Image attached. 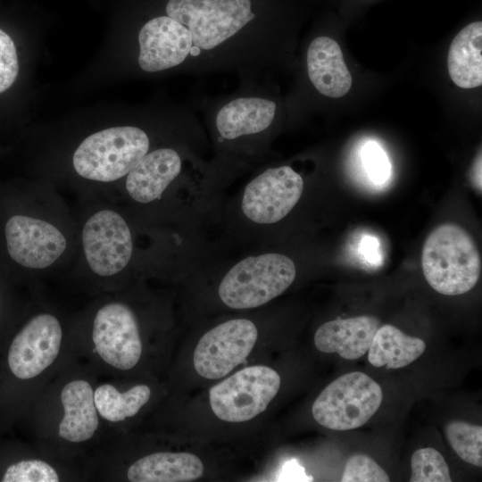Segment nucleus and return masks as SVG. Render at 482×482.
<instances>
[{"mask_svg":"<svg viewBox=\"0 0 482 482\" xmlns=\"http://www.w3.org/2000/svg\"><path fill=\"white\" fill-rule=\"evenodd\" d=\"M67 248L63 233L47 220L26 213L12 194L0 189V262L25 270H43Z\"/></svg>","mask_w":482,"mask_h":482,"instance_id":"1","label":"nucleus"},{"mask_svg":"<svg viewBox=\"0 0 482 482\" xmlns=\"http://www.w3.org/2000/svg\"><path fill=\"white\" fill-rule=\"evenodd\" d=\"M421 267L426 280L436 292L458 295L478 283L481 260L472 237L453 223L439 225L428 235L422 249Z\"/></svg>","mask_w":482,"mask_h":482,"instance_id":"2","label":"nucleus"},{"mask_svg":"<svg viewBox=\"0 0 482 482\" xmlns=\"http://www.w3.org/2000/svg\"><path fill=\"white\" fill-rule=\"evenodd\" d=\"M295 276V265L285 254L267 253L248 256L226 273L218 293L229 308H255L284 293Z\"/></svg>","mask_w":482,"mask_h":482,"instance_id":"3","label":"nucleus"},{"mask_svg":"<svg viewBox=\"0 0 482 482\" xmlns=\"http://www.w3.org/2000/svg\"><path fill=\"white\" fill-rule=\"evenodd\" d=\"M149 138L132 126L109 128L96 132L73 154L75 171L82 178L112 182L124 176L147 154Z\"/></svg>","mask_w":482,"mask_h":482,"instance_id":"4","label":"nucleus"},{"mask_svg":"<svg viewBox=\"0 0 482 482\" xmlns=\"http://www.w3.org/2000/svg\"><path fill=\"white\" fill-rule=\"evenodd\" d=\"M380 386L360 371L346 373L328 385L314 401L312 412L321 426L349 430L364 425L378 410Z\"/></svg>","mask_w":482,"mask_h":482,"instance_id":"5","label":"nucleus"},{"mask_svg":"<svg viewBox=\"0 0 482 482\" xmlns=\"http://www.w3.org/2000/svg\"><path fill=\"white\" fill-rule=\"evenodd\" d=\"M169 17L184 25L199 49H212L255 18L250 0H169Z\"/></svg>","mask_w":482,"mask_h":482,"instance_id":"6","label":"nucleus"},{"mask_svg":"<svg viewBox=\"0 0 482 482\" xmlns=\"http://www.w3.org/2000/svg\"><path fill=\"white\" fill-rule=\"evenodd\" d=\"M279 386L276 370L264 365L249 366L210 389L211 408L224 421H247L267 409Z\"/></svg>","mask_w":482,"mask_h":482,"instance_id":"7","label":"nucleus"},{"mask_svg":"<svg viewBox=\"0 0 482 482\" xmlns=\"http://www.w3.org/2000/svg\"><path fill=\"white\" fill-rule=\"evenodd\" d=\"M87 264L100 277L122 271L133 254V239L125 219L117 212L103 209L85 222L81 233Z\"/></svg>","mask_w":482,"mask_h":482,"instance_id":"8","label":"nucleus"},{"mask_svg":"<svg viewBox=\"0 0 482 482\" xmlns=\"http://www.w3.org/2000/svg\"><path fill=\"white\" fill-rule=\"evenodd\" d=\"M258 337L255 325L246 319L225 321L206 332L194 352V366L203 378L225 377L245 361Z\"/></svg>","mask_w":482,"mask_h":482,"instance_id":"9","label":"nucleus"},{"mask_svg":"<svg viewBox=\"0 0 482 482\" xmlns=\"http://www.w3.org/2000/svg\"><path fill=\"white\" fill-rule=\"evenodd\" d=\"M303 190V178L291 167L268 169L245 187L242 212L254 223H276L292 211Z\"/></svg>","mask_w":482,"mask_h":482,"instance_id":"10","label":"nucleus"},{"mask_svg":"<svg viewBox=\"0 0 482 482\" xmlns=\"http://www.w3.org/2000/svg\"><path fill=\"white\" fill-rule=\"evenodd\" d=\"M92 340L99 356L112 367L129 370L138 362L142 342L137 319L121 303H109L96 312Z\"/></svg>","mask_w":482,"mask_h":482,"instance_id":"11","label":"nucleus"},{"mask_svg":"<svg viewBox=\"0 0 482 482\" xmlns=\"http://www.w3.org/2000/svg\"><path fill=\"white\" fill-rule=\"evenodd\" d=\"M62 342V328L56 317L40 313L30 319L12 339L8 365L20 379L37 377L56 359Z\"/></svg>","mask_w":482,"mask_h":482,"instance_id":"12","label":"nucleus"},{"mask_svg":"<svg viewBox=\"0 0 482 482\" xmlns=\"http://www.w3.org/2000/svg\"><path fill=\"white\" fill-rule=\"evenodd\" d=\"M142 70L154 72L181 63L192 48V36L181 23L169 16L150 20L138 35Z\"/></svg>","mask_w":482,"mask_h":482,"instance_id":"13","label":"nucleus"},{"mask_svg":"<svg viewBox=\"0 0 482 482\" xmlns=\"http://www.w3.org/2000/svg\"><path fill=\"white\" fill-rule=\"evenodd\" d=\"M180 170L181 159L173 149L145 154L126 175L127 193L139 204H149L162 195Z\"/></svg>","mask_w":482,"mask_h":482,"instance_id":"14","label":"nucleus"},{"mask_svg":"<svg viewBox=\"0 0 482 482\" xmlns=\"http://www.w3.org/2000/svg\"><path fill=\"white\" fill-rule=\"evenodd\" d=\"M378 327L379 320L368 315L330 320L317 329L314 344L320 352L355 360L368 352Z\"/></svg>","mask_w":482,"mask_h":482,"instance_id":"15","label":"nucleus"},{"mask_svg":"<svg viewBox=\"0 0 482 482\" xmlns=\"http://www.w3.org/2000/svg\"><path fill=\"white\" fill-rule=\"evenodd\" d=\"M307 70L315 88L322 95L338 98L351 88L352 76L339 45L328 37L312 41L307 52Z\"/></svg>","mask_w":482,"mask_h":482,"instance_id":"16","label":"nucleus"},{"mask_svg":"<svg viewBox=\"0 0 482 482\" xmlns=\"http://www.w3.org/2000/svg\"><path fill=\"white\" fill-rule=\"evenodd\" d=\"M64 415L59 424V436L72 443L90 439L99 420L90 384L76 379L66 384L61 392Z\"/></svg>","mask_w":482,"mask_h":482,"instance_id":"17","label":"nucleus"},{"mask_svg":"<svg viewBox=\"0 0 482 482\" xmlns=\"http://www.w3.org/2000/svg\"><path fill=\"white\" fill-rule=\"evenodd\" d=\"M204 470L202 461L193 453L160 452L132 463L127 478L132 482H187L199 478Z\"/></svg>","mask_w":482,"mask_h":482,"instance_id":"18","label":"nucleus"},{"mask_svg":"<svg viewBox=\"0 0 482 482\" xmlns=\"http://www.w3.org/2000/svg\"><path fill=\"white\" fill-rule=\"evenodd\" d=\"M276 112L274 102L257 98H237L223 106L217 114L216 127L226 139L259 133L272 122Z\"/></svg>","mask_w":482,"mask_h":482,"instance_id":"19","label":"nucleus"},{"mask_svg":"<svg viewBox=\"0 0 482 482\" xmlns=\"http://www.w3.org/2000/svg\"><path fill=\"white\" fill-rule=\"evenodd\" d=\"M482 22L464 27L451 43L447 66L450 78L465 89L482 84Z\"/></svg>","mask_w":482,"mask_h":482,"instance_id":"20","label":"nucleus"},{"mask_svg":"<svg viewBox=\"0 0 482 482\" xmlns=\"http://www.w3.org/2000/svg\"><path fill=\"white\" fill-rule=\"evenodd\" d=\"M425 349L422 339L407 336L387 324L376 331L368 350V360L375 367L400 369L417 360Z\"/></svg>","mask_w":482,"mask_h":482,"instance_id":"21","label":"nucleus"},{"mask_svg":"<svg viewBox=\"0 0 482 482\" xmlns=\"http://www.w3.org/2000/svg\"><path fill=\"white\" fill-rule=\"evenodd\" d=\"M151 395L146 385H137L120 393L110 384L99 386L94 392V400L98 413L112 422L122 421L135 416Z\"/></svg>","mask_w":482,"mask_h":482,"instance_id":"22","label":"nucleus"},{"mask_svg":"<svg viewBox=\"0 0 482 482\" xmlns=\"http://www.w3.org/2000/svg\"><path fill=\"white\" fill-rule=\"evenodd\" d=\"M445 436L455 453L466 462L482 465V428L465 421H452L445 427Z\"/></svg>","mask_w":482,"mask_h":482,"instance_id":"23","label":"nucleus"},{"mask_svg":"<svg viewBox=\"0 0 482 482\" xmlns=\"http://www.w3.org/2000/svg\"><path fill=\"white\" fill-rule=\"evenodd\" d=\"M411 464V482L452 481L445 458L434 448L427 447L415 451Z\"/></svg>","mask_w":482,"mask_h":482,"instance_id":"24","label":"nucleus"},{"mask_svg":"<svg viewBox=\"0 0 482 482\" xmlns=\"http://www.w3.org/2000/svg\"><path fill=\"white\" fill-rule=\"evenodd\" d=\"M56 470L47 462L40 460H23L10 465L3 478V482H58Z\"/></svg>","mask_w":482,"mask_h":482,"instance_id":"25","label":"nucleus"},{"mask_svg":"<svg viewBox=\"0 0 482 482\" xmlns=\"http://www.w3.org/2000/svg\"><path fill=\"white\" fill-rule=\"evenodd\" d=\"M20 74V58L14 38L0 27V96L10 91Z\"/></svg>","mask_w":482,"mask_h":482,"instance_id":"26","label":"nucleus"},{"mask_svg":"<svg viewBox=\"0 0 482 482\" xmlns=\"http://www.w3.org/2000/svg\"><path fill=\"white\" fill-rule=\"evenodd\" d=\"M361 160L368 180L376 187H384L390 178L391 168L383 149L370 141L362 149Z\"/></svg>","mask_w":482,"mask_h":482,"instance_id":"27","label":"nucleus"},{"mask_svg":"<svg viewBox=\"0 0 482 482\" xmlns=\"http://www.w3.org/2000/svg\"><path fill=\"white\" fill-rule=\"evenodd\" d=\"M386 472L370 456L355 454L345 465L341 481L343 482H387Z\"/></svg>","mask_w":482,"mask_h":482,"instance_id":"28","label":"nucleus"},{"mask_svg":"<svg viewBox=\"0 0 482 482\" xmlns=\"http://www.w3.org/2000/svg\"><path fill=\"white\" fill-rule=\"evenodd\" d=\"M278 480L286 481H305L307 476L304 473V470L297 463L293 461L287 462L283 466L282 470L280 471Z\"/></svg>","mask_w":482,"mask_h":482,"instance_id":"29","label":"nucleus"},{"mask_svg":"<svg viewBox=\"0 0 482 482\" xmlns=\"http://www.w3.org/2000/svg\"><path fill=\"white\" fill-rule=\"evenodd\" d=\"M472 179L476 187L481 190V155L477 158L473 165Z\"/></svg>","mask_w":482,"mask_h":482,"instance_id":"30","label":"nucleus"},{"mask_svg":"<svg viewBox=\"0 0 482 482\" xmlns=\"http://www.w3.org/2000/svg\"><path fill=\"white\" fill-rule=\"evenodd\" d=\"M0 310H1V303H0Z\"/></svg>","mask_w":482,"mask_h":482,"instance_id":"31","label":"nucleus"}]
</instances>
